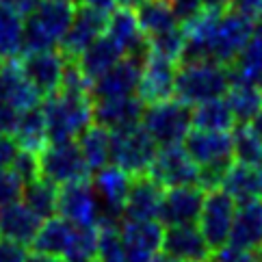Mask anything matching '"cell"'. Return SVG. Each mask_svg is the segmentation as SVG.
Masks as SVG:
<instances>
[{
  "mask_svg": "<svg viewBox=\"0 0 262 262\" xmlns=\"http://www.w3.org/2000/svg\"><path fill=\"white\" fill-rule=\"evenodd\" d=\"M26 245L0 236V262H26Z\"/></svg>",
  "mask_w": 262,
  "mask_h": 262,
  "instance_id": "cell-44",
  "label": "cell"
},
{
  "mask_svg": "<svg viewBox=\"0 0 262 262\" xmlns=\"http://www.w3.org/2000/svg\"><path fill=\"white\" fill-rule=\"evenodd\" d=\"M165 189L149 173L135 176L124 206V221H149L158 219Z\"/></svg>",
  "mask_w": 262,
  "mask_h": 262,
  "instance_id": "cell-21",
  "label": "cell"
},
{
  "mask_svg": "<svg viewBox=\"0 0 262 262\" xmlns=\"http://www.w3.org/2000/svg\"><path fill=\"white\" fill-rule=\"evenodd\" d=\"M234 212H236V200L221 186L212 191H206V200L200 212V232L204 234L210 249H219L228 245Z\"/></svg>",
  "mask_w": 262,
  "mask_h": 262,
  "instance_id": "cell-7",
  "label": "cell"
},
{
  "mask_svg": "<svg viewBox=\"0 0 262 262\" xmlns=\"http://www.w3.org/2000/svg\"><path fill=\"white\" fill-rule=\"evenodd\" d=\"M167 3H171V0H167Z\"/></svg>",
  "mask_w": 262,
  "mask_h": 262,
  "instance_id": "cell-57",
  "label": "cell"
},
{
  "mask_svg": "<svg viewBox=\"0 0 262 262\" xmlns=\"http://www.w3.org/2000/svg\"><path fill=\"white\" fill-rule=\"evenodd\" d=\"M106 35L113 39L126 57H141L147 59L149 48H147V37L139 24V17L135 9L126 7H115L108 13V24H106Z\"/></svg>",
  "mask_w": 262,
  "mask_h": 262,
  "instance_id": "cell-18",
  "label": "cell"
},
{
  "mask_svg": "<svg viewBox=\"0 0 262 262\" xmlns=\"http://www.w3.org/2000/svg\"><path fill=\"white\" fill-rule=\"evenodd\" d=\"M17 117H20V113L13 106H9L7 102L0 100V133L13 135V130L17 126Z\"/></svg>",
  "mask_w": 262,
  "mask_h": 262,
  "instance_id": "cell-47",
  "label": "cell"
},
{
  "mask_svg": "<svg viewBox=\"0 0 262 262\" xmlns=\"http://www.w3.org/2000/svg\"><path fill=\"white\" fill-rule=\"evenodd\" d=\"M206 200V191L200 184H184L165 189L163 204L158 210V221L163 226H195Z\"/></svg>",
  "mask_w": 262,
  "mask_h": 262,
  "instance_id": "cell-12",
  "label": "cell"
},
{
  "mask_svg": "<svg viewBox=\"0 0 262 262\" xmlns=\"http://www.w3.org/2000/svg\"><path fill=\"white\" fill-rule=\"evenodd\" d=\"M226 100L236 124H249L262 108V93L258 85H251V82H232L226 93Z\"/></svg>",
  "mask_w": 262,
  "mask_h": 262,
  "instance_id": "cell-33",
  "label": "cell"
},
{
  "mask_svg": "<svg viewBox=\"0 0 262 262\" xmlns=\"http://www.w3.org/2000/svg\"><path fill=\"white\" fill-rule=\"evenodd\" d=\"M133 184V176L126 173L117 165H106L100 171H96L93 178V189L98 193L102 217L100 221H124V206L128 200V191Z\"/></svg>",
  "mask_w": 262,
  "mask_h": 262,
  "instance_id": "cell-10",
  "label": "cell"
},
{
  "mask_svg": "<svg viewBox=\"0 0 262 262\" xmlns=\"http://www.w3.org/2000/svg\"><path fill=\"white\" fill-rule=\"evenodd\" d=\"M59 214L80 228H98L102 208L89 178L68 182L59 189Z\"/></svg>",
  "mask_w": 262,
  "mask_h": 262,
  "instance_id": "cell-8",
  "label": "cell"
},
{
  "mask_svg": "<svg viewBox=\"0 0 262 262\" xmlns=\"http://www.w3.org/2000/svg\"><path fill=\"white\" fill-rule=\"evenodd\" d=\"M121 241L128 262H149L154 254L163 249L165 226L158 219L149 221H121Z\"/></svg>",
  "mask_w": 262,
  "mask_h": 262,
  "instance_id": "cell-16",
  "label": "cell"
},
{
  "mask_svg": "<svg viewBox=\"0 0 262 262\" xmlns=\"http://www.w3.org/2000/svg\"><path fill=\"white\" fill-rule=\"evenodd\" d=\"M186 152L198 167H230L234 163V141L232 133H214V130L193 128L186 135Z\"/></svg>",
  "mask_w": 262,
  "mask_h": 262,
  "instance_id": "cell-14",
  "label": "cell"
},
{
  "mask_svg": "<svg viewBox=\"0 0 262 262\" xmlns=\"http://www.w3.org/2000/svg\"><path fill=\"white\" fill-rule=\"evenodd\" d=\"M137 17H139V24H141L145 37L161 35L165 31L180 26L176 20L171 5L167 3V0H145V3L137 9Z\"/></svg>",
  "mask_w": 262,
  "mask_h": 262,
  "instance_id": "cell-35",
  "label": "cell"
},
{
  "mask_svg": "<svg viewBox=\"0 0 262 262\" xmlns=\"http://www.w3.org/2000/svg\"><path fill=\"white\" fill-rule=\"evenodd\" d=\"M124 57H126L124 50H121L119 46L104 33L100 39H96L85 52L80 54V57L76 59V63H78L80 72L93 82L104 72H108L115 63H119Z\"/></svg>",
  "mask_w": 262,
  "mask_h": 262,
  "instance_id": "cell-26",
  "label": "cell"
},
{
  "mask_svg": "<svg viewBox=\"0 0 262 262\" xmlns=\"http://www.w3.org/2000/svg\"><path fill=\"white\" fill-rule=\"evenodd\" d=\"M11 169L20 176V180L24 184H29L37 178H41V171H39V156L33 154V152H24L20 149V154L15 156V161L11 165Z\"/></svg>",
  "mask_w": 262,
  "mask_h": 262,
  "instance_id": "cell-41",
  "label": "cell"
},
{
  "mask_svg": "<svg viewBox=\"0 0 262 262\" xmlns=\"http://www.w3.org/2000/svg\"><path fill=\"white\" fill-rule=\"evenodd\" d=\"M98 258V228H80L76 226V234L70 245L65 260L68 262H85Z\"/></svg>",
  "mask_w": 262,
  "mask_h": 262,
  "instance_id": "cell-39",
  "label": "cell"
},
{
  "mask_svg": "<svg viewBox=\"0 0 262 262\" xmlns=\"http://www.w3.org/2000/svg\"><path fill=\"white\" fill-rule=\"evenodd\" d=\"M202 5H204V11L223 13L230 9V0H202Z\"/></svg>",
  "mask_w": 262,
  "mask_h": 262,
  "instance_id": "cell-49",
  "label": "cell"
},
{
  "mask_svg": "<svg viewBox=\"0 0 262 262\" xmlns=\"http://www.w3.org/2000/svg\"><path fill=\"white\" fill-rule=\"evenodd\" d=\"M24 43V17L15 7L0 0V57L17 59Z\"/></svg>",
  "mask_w": 262,
  "mask_h": 262,
  "instance_id": "cell-30",
  "label": "cell"
},
{
  "mask_svg": "<svg viewBox=\"0 0 262 262\" xmlns=\"http://www.w3.org/2000/svg\"><path fill=\"white\" fill-rule=\"evenodd\" d=\"M176 74H178V63L156 57V54H147L137 96L145 104L176 98Z\"/></svg>",
  "mask_w": 262,
  "mask_h": 262,
  "instance_id": "cell-17",
  "label": "cell"
},
{
  "mask_svg": "<svg viewBox=\"0 0 262 262\" xmlns=\"http://www.w3.org/2000/svg\"><path fill=\"white\" fill-rule=\"evenodd\" d=\"M163 251L178 262H208L210 245L195 226H171L165 230Z\"/></svg>",
  "mask_w": 262,
  "mask_h": 262,
  "instance_id": "cell-22",
  "label": "cell"
},
{
  "mask_svg": "<svg viewBox=\"0 0 262 262\" xmlns=\"http://www.w3.org/2000/svg\"><path fill=\"white\" fill-rule=\"evenodd\" d=\"M258 89H260V93H262V78H260V82H258Z\"/></svg>",
  "mask_w": 262,
  "mask_h": 262,
  "instance_id": "cell-54",
  "label": "cell"
},
{
  "mask_svg": "<svg viewBox=\"0 0 262 262\" xmlns=\"http://www.w3.org/2000/svg\"><path fill=\"white\" fill-rule=\"evenodd\" d=\"M186 46V35L182 26H176V29H169L161 35L147 37V48L149 54H156V57L169 59L173 63H180L182 52Z\"/></svg>",
  "mask_w": 262,
  "mask_h": 262,
  "instance_id": "cell-38",
  "label": "cell"
},
{
  "mask_svg": "<svg viewBox=\"0 0 262 262\" xmlns=\"http://www.w3.org/2000/svg\"><path fill=\"white\" fill-rule=\"evenodd\" d=\"M37 156H39L41 178L54 182L57 186L85 180L91 176L89 165L80 152L78 139L76 141H50Z\"/></svg>",
  "mask_w": 262,
  "mask_h": 262,
  "instance_id": "cell-6",
  "label": "cell"
},
{
  "mask_svg": "<svg viewBox=\"0 0 262 262\" xmlns=\"http://www.w3.org/2000/svg\"><path fill=\"white\" fill-rule=\"evenodd\" d=\"M141 126L161 147L184 143L186 135L193 128V108L178 98L145 104Z\"/></svg>",
  "mask_w": 262,
  "mask_h": 262,
  "instance_id": "cell-4",
  "label": "cell"
},
{
  "mask_svg": "<svg viewBox=\"0 0 262 262\" xmlns=\"http://www.w3.org/2000/svg\"><path fill=\"white\" fill-rule=\"evenodd\" d=\"M41 111L46 115L50 141H76L93 124V98L89 93L59 89L43 98Z\"/></svg>",
  "mask_w": 262,
  "mask_h": 262,
  "instance_id": "cell-2",
  "label": "cell"
},
{
  "mask_svg": "<svg viewBox=\"0 0 262 262\" xmlns=\"http://www.w3.org/2000/svg\"><path fill=\"white\" fill-rule=\"evenodd\" d=\"M221 189L228 191L236 202L262 198V165H245L232 163Z\"/></svg>",
  "mask_w": 262,
  "mask_h": 262,
  "instance_id": "cell-27",
  "label": "cell"
},
{
  "mask_svg": "<svg viewBox=\"0 0 262 262\" xmlns=\"http://www.w3.org/2000/svg\"><path fill=\"white\" fill-rule=\"evenodd\" d=\"M143 111H145V102L137 93L121 98L93 100V124H100L113 133V130L141 124Z\"/></svg>",
  "mask_w": 262,
  "mask_h": 262,
  "instance_id": "cell-19",
  "label": "cell"
},
{
  "mask_svg": "<svg viewBox=\"0 0 262 262\" xmlns=\"http://www.w3.org/2000/svg\"><path fill=\"white\" fill-rule=\"evenodd\" d=\"M158 145L141 126H130L111 133V163L121 167L130 176H143L149 171L158 154Z\"/></svg>",
  "mask_w": 262,
  "mask_h": 262,
  "instance_id": "cell-5",
  "label": "cell"
},
{
  "mask_svg": "<svg viewBox=\"0 0 262 262\" xmlns=\"http://www.w3.org/2000/svg\"><path fill=\"white\" fill-rule=\"evenodd\" d=\"M141 57H124L115 63L108 72H104L100 78L91 82V98L104 100V98H121V96H135L141 82L143 74Z\"/></svg>",
  "mask_w": 262,
  "mask_h": 262,
  "instance_id": "cell-15",
  "label": "cell"
},
{
  "mask_svg": "<svg viewBox=\"0 0 262 262\" xmlns=\"http://www.w3.org/2000/svg\"><path fill=\"white\" fill-rule=\"evenodd\" d=\"M232 82H251L258 85L262 78V22H258L251 31L245 48L238 54V59L230 65Z\"/></svg>",
  "mask_w": 262,
  "mask_h": 262,
  "instance_id": "cell-28",
  "label": "cell"
},
{
  "mask_svg": "<svg viewBox=\"0 0 262 262\" xmlns=\"http://www.w3.org/2000/svg\"><path fill=\"white\" fill-rule=\"evenodd\" d=\"M115 3L119 7H126V9H139V7L145 3V0H115Z\"/></svg>",
  "mask_w": 262,
  "mask_h": 262,
  "instance_id": "cell-52",
  "label": "cell"
},
{
  "mask_svg": "<svg viewBox=\"0 0 262 262\" xmlns=\"http://www.w3.org/2000/svg\"><path fill=\"white\" fill-rule=\"evenodd\" d=\"M119 226L115 221L98 223V262H128Z\"/></svg>",
  "mask_w": 262,
  "mask_h": 262,
  "instance_id": "cell-36",
  "label": "cell"
},
{
  "mask_svg": "<svg viewBox=\"0 0 262 262\" xmlns=\"http://www.w3.org/2000/svg\"><path fill=\"white\" fill-rule=\"evenodd\" d=\"M24 191V182L20 180L11 167H0V208L13 204L22 198Z\"/></svg>",
  "mask_w": 262,
  "mask_h": 262,
  "instance_id": "cell-40",
  "label": "cell"
},
{
  "mask_svg": "<svg viewBox=\"0 0 262 262\" xmlns=\"http://www.w3.org/2000/svg\"><path fill=\"white\" fill-rule=\"evenodd\" d=\"M0 68H3V57H0Z\"/></svg>",
  "mask_w": 262,
  "mask_h": 262,
  "instance_id": "cell-55",
  "label": "cell"
},
{
  "mask_svg": "<svg viewBox=\"0 0 262 262\" xmlns=\"http://www.w3.org/2000/svg\"><path fill=\"white\" fill-rule=\"evenodd\" d=\"M26 262H65L63 258L57 256H48V254H39V251H33V254L26 256Z\"/></svg>",
  "mask_w": 262,
  "mask_h": 262,
  "instance_id": "cell-50",
  "label": "cell"
},
{
  "mask_svg": "<svg viewBox=\"0 0 262 262\" xmlns=\"http://www.w3.org/2000/svg\"><path fill=\"white\" fill-rule=\"evenodd\" d=\"M147 173L152 176L163 189L198 184V180H200V167L189 156V152H186V147L182 143L158 147V154H156Z\"/></svg>",
  "mask_w": 262,
  "mask_h": 262,
  "instance_id": "cell-9",
  "label": "cell"
},
{
  "mask_svg": "<svg viewBox=\"0 0 262 262\" xmlns=\"http://www.w3.org/2000/svg\"><path fill=\"white\" fill-rule=\"evenodd\" d=\"M149 262H178V260L171 258L169 254H165V251H158V254L152 256V260H149Z\"/></svg>",
  "mask_w": 262,
  "mask_h": 262,
  "instance_id": "cell-53",
  "label": "cell"
},
{
  "mask_svg": "<svg viewBox=\"0 0 262 262\" xmlns=\"http://www.w3.org/2000/svg\"><path fill=\"white\" fill-rule=\"evenodd\" d=\"M0 100L13 106L17 113L39 106V102L43 100L41 93L31 85V80L22 72L20 59H7V63L0 68Z\"/></svg>",
  "mask_w": 262,
  "mask_h": 262,
  "instance_id": "cell-20",
  "label": "cell"
},
{
  "mask_svg": "<svg viewBox=\"0 0 262 262\" xmlns=\"http://www.w3.org/2000/svg\"><path fill=\"white\" fill-rule=\"evenodd\" d=\"M74 234H76V226L65 217H57V214H54L50 219H43L31 247H33V251H39V254L57 256V258L65 260L72 241H74Z\"/></svg>",
  "mask_w": 262,
  "mask_h": 262,
  "instance_id": "cell-25",
  "label": "cell"
},
{
  "mask_svg": "<svg viewBox=\"0 0 262 262\" xmlns=\"http://www.w3.org/2000/svg\"><path fill=\"white\" fill-rule=\"evenodd\" d=\"M230 9L245 15L254 24L262 22V0H230Z\"/></svg>",
  "mask_w": 262,
  "mask_h": 262,
  "instance_id": "cell-45",
  "label": "cell"
},
{
  "mask_svg": "<svg viewBox=\"0 0 262 262\" xmlns=\"http://www.w3.org/2000/svg\"><path fill=\"white\" fill-rule=\"evenodd\" d=\"M13 139L24 152L39 154L48 145V126H46V115L41 106L22 111L17 117V126L13 130Z\"/></svg>",
  "mask_w": 262,
  "mask_h": 262,
  "instance_id": "cell-29",
  "label": "cell"
},
{
  "mask_svg": "<svg viewBox=\"0 0 262 262\" xmlns=\"http://www.w3.org/2000/svg\"><path fill=\"white\" fill-rule=\"evenodd\" d=\"M78 7H91V9H100V11L111 13L117 7L115 0H74Z\"/></svg>",
  "mask_w": 262,
  "mask_h": 262,
  "instance_id": "cell-48",
  "label": "cell"
},
{
  "mask_svg": "<svg viewBox=\"0 0 262 262\" xmlns=\"http://www.w3.org/2000/svg\"><path fill=\"white\" fill-rule=\"evenodd\" d=\"M22 200L41 219H50L59 212V189L46 178H37V180L24 184Z\"/></svg>",
  "mask_w": 262,
  "mask_h": 262,
  "instance_id": "cell-34",
  "label": "cell"
},
{
  "mask_svg": "<svg viewBox=\"0 0 262 262\" xmlns=\"http://www.w3.org/2000/svg\"><path fill=\"white\" fill-rule=\"evenodd\" d=\"M17 154H20V145L15 143L13 135L0 133V167H11Z\"/></svg>",
  "mask_w": 262,
  "mask_h": 262,
  "instance_id": "cell-46",
  "label": "cell"
},
{
  "mask_svg": "<svg viewBox=\"0 0 262 262\" xmlns=\"http://www.w3.org/2000/svg\"><path fill=\"white\" fill-rule=\"evenodd\" d=\"M260 256H262V247H260Z\"/></svg>",
  "mask_w": 262,
  "mask_h": 262,
  "instance_id": "cell-56",
  "label": "cell"
},
{
  "mask_svg": "<svg viewBox=\"0 0 262 262\" xmlns=\"http://www.w3.org/2000/svg\"><path fill=\"white\" fill-rule=\"evenodd\" d=\"M43 219L33 212L24 202H13L0 208V236L22 245H33Z\"/></svg>",
  "mask_w": 262,
  "mask_h": 262,
  "instance_id": "cell-24",
  "label": "cell"
},
{
  "mask_svg": "<svg viewBox=\"0 0 262 262\" xmlns=\"http://www.w3.org/2000/svg\"><path fill=\"white\" fill-rule=\"evenodd\" d=\"M234 158L236 163L262 165V139L254 133L249 124H236L232 130Z\"/></svg>",
  "mask_w": 262,
  "mask_h": 262,
  "instance_id": "cell-37",
  "label": "cell"
},
{
  "mask_svg": "<svg viewBox=\"0 0 262 262\" xmlns=\"http://www.w3.org/2000/svg\"><path fill=\"white\" fill-rule=\"evenodd\" d=\"M232 85L230 68L217 61H189L178 63L176 98L191 108L214 98H223Z\"/></svg>",
  "mask_w": 262,
  "mask_h": 262,
  "instance_id": "cell-3",
  "label": "cell"
},
{
  "mask_svg": "<svg viewBox=\"0 0 262 262\" xmlns=\"http://www.w3.org/2000/svg\"><path fill=\"white\" fill-rule=\"evenodd\" d=\"M249 126L254 128V133H256V135H258V137L262 139V108H260V113H258V115H256L254 119L249 121Z\"/></svg>",
  "mask_w": 262,
  "mask_h": 262,
  "instance_id": "cell-51",
  "label": "cell"
},
{
  "mask_svg": "<svg viewBox=\"0 0 262 262\" xmlns=\"http://www.w3.org/2000/svg\"><path fill=\"white\" fill-rule=\"evenodd\" d=\"M17 59H20L22 72L26 74V78L41 93V98H48L61 89L68 59H65V54L59 48L20 54Z\"/></svg>",
  "mask_w": 262,
  "mask_h": 262,
  "instance_id": "cell-11",
  "label": "cell"
},
{
  "mask_svg": "<svg viewBox=\"0 0 262 262\" xmlns=\"http://www.w3.org/2000/svg\"><path fill=\"white\" fill-rule=\"evenodd\" d=\"M106 24H108L106 11L91 7H78L70 31L65 33L63 41L59 43V50L65 54V59L76 61L93 41L106 33Z\"/></svg>",
  "mask_w": 262,
  "mask_h": 262,
  "instance_id": "cell-13",
  "label": "cell"
},
{
  "mask_svg": "<svg viewBox=\"0 0 262 262\" xmlns=\"http://www.w3.org/2000/svg\"><path fill=\"white\" fill-rule=\"evenodd\" d=\"M228 245L241 247V249H254V251L262 247V200L260 198L238 202Z\"/></svg>",
  "mask_w": 262,
  "mask_h": 262,
  "instance_id": "cell-23",
  "label": "cell"
},
{
  "mask_svg": "<svg viewBox=\"0 0 262 262\" xmlns=\"http://www.w3.org/2000/svg\"><path fill=\"white\" fill-rule=\"evenodd\" d=\"M171 9L176 13V20L180 26L193 22L195 17H198L202 11H204V5L202 0H171Z\"/></svg>",
  "mask_w": 262,
  "mask_h": 262,
  "instance_id": "cell-43",
  "label": "cell"
},
{
  "mask_svg": "<svg viewBox=\"0 0 262 262\" xmlns=\"http://www.w3.org/2000/svg\"><path fill=\"white\" fill-rule=\"evenodd\" d=\"M80 152L85 156L91 173L100 171L102 167L111 165V130L100 124H91L85 133L78 137Z\"/></svg>",
  "mask_w": 262,
  "mask_h": 262,
  "instance_id": "cell-32",
  "label": "cell"
},
{
  "mask_svg": "<svg viewBox=\"0 0 262 262\" xmlns=\"http://www.w3.org/2000/svg\"><path fill=\"white\" fill-rule=\"evenodd\" d=\"M208 262H262V256L260 251H254V249L223 245L219 249H214V254H210Z\"/></svg>",
  "mask_w": 262,
  "mask_h": 262,
  "instance_id": "cell-42",
  "label": "cell"
},
{
  "mask_svg": "<svg viewBox=\"0 0 262 262\" xmlns=\"http://www.w3.org/2000/svg\"><path fill=\"white\" fill-rule=\"evenodd\" d=\"M234 126H236V119H234V113L226 96L193 106V128L214 130V133H232Z\"/></svg>",
  "mask_w": 262,
  "mask_h": 262,
  "instance_id": "cell-31",
  "label": "cell"
},
{
  "mask_svg": "<svg viewBox=\"0 0 262 262\" xmlns=\"http://www.w3.org/2000/svg\"><path fill=\"white\" fill-rule=\"evenodd\" d=\"M76 9L74 0H39L24 17L22 54L57 48L70 31Z\"/></svg>",
  "mask_w": 262,
  "mask_h": 262,
  "instance_id": "cell-1",
  "label": "cell"
}]
</instances>
